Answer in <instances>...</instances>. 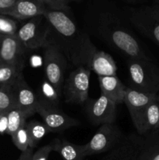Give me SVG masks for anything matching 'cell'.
Wrapping results in <instances>:
<instances>
[{"instance_id": "cell-5", "label": "cell", "mask_w": 159, "mask_h": 160, "mask_svg": "<svg viewBox=\"0 0 159 160\" xmlns=\"http://www.w3.org/2000/svg\"><path fill=\"white\" fill-rule=\"evenodd\" d=\"M50 26L48 20L43 15L28 20L19 28L16 36L26 50L45 48L48 43Z\"/></svg>"}, {"instance_id": "cell-29", "label": "cell", "mask_w": 159, "mask_h": 160, "mask_svg": "<svg viewBox=\"0 0 159 160\" xmlns=\"http://www.w3.org/2000/svg\"><path fill=\"white\" fill-rule=\"evenodd\" d=\"M56 143L57 139H54L52 142H50V144L39 148L35 152L33 153L31 160H48L50 153L55 149Z\"/></svg>"}, {"instance_id": "cell-21", "label": "cell", "mask_w": 159, "mask_h": 160, "mask_svg": "<svg viewBox=\"0 0 159 160\" xmlns=\"http://www.w3.org/2000/svg\"><path fill=\"white\" fill-rule=\"evenodd\" d=\"M26 128L29 134L30 148H34V147L37 146L41 140L43 139L48 133L50 132L45 123L37 120H31L28 123H26Z\"/></svg>"}, {"instance_id": "cell-37", "label": "cell", "mask_w": 159, "mask_h": 160, "mask_svg": "<svg viewBox=\"0 0 159 160\" xmlns=\"http://www.w3.org/2000/svg\"><path fill=\"white\" fill-rule=\"evenodd\" d=\"M0 36H1V35H0Z\"/></svg>"}, {"instance_id": "cell-34", "label": "cell", "mask_w": 159, "mask_h": 160, "mask_svg": "<svg viewBox=\"0 0 159 160\" xmlns=\"http://www.w3.org/2000/svg\"><path fill=\"white\" fill-rule=\"evenodd\" d=\"M152 160H159V148L158 149H157V152H156L155 155H154V158H153Z\"/></svg>"}, {"instance_id": "cell-35", "label": "cell", "mask_w": 159, "mask_h": 160, "mask_svg": "<svg viewBox=\"0 0 159 160\" xmlns=\"http://www.w3.org/2000/svg\"><path fill=\"white\" fill-rule=\"evenodd\" d=\"M154 4H158L159 5V0H151Z\"/></svg>"}, {"instance_id": "cell-7", "label": "cell", "mask_w": 159, "mask_h": 160, "mask_svg": "<svg viewBox=\"0 0 159 160\" xmlns=\"http://www.w3.org/2000/svg\"><path fill=\"white\" fill-rule=\"evenodd\" d=\"M43 62L46 79L62 96L65 81L64 74L68 66V60L58 47L48 44L44 48Z\"/></svg>"}, {"instance_id": "cell-4", "label": "cell", "mask_w": 159, "mask_h": 160, "mask_svg": "<svg viewBox=\"0 0 159 160\" xmlns=\"http://www.w3.org/2000/svg\"><path fill=\"white\" fill-rule=\"evenodd\" d=\"M126 12L132 27L159 45V5L126 7Z\"/></svg>"}, {"instance_id": "cell-12", "label": "cell", "mask_w": 159, "mask_h": 160, "mask_svg": "<svg viewBox=\"0 0 159 160\" xmlns=\"http://www.w3.org/2000/svg\"><path fill=\"white\" fill-rule=\"evenodd\" d=\"M157 95H148L127 87L124 103L127 107L136 130L140 125V120L148 105L157 98Z\"/></svg>"}, {"instance_id": "cell-30", "label": "cell", "mask_w": 159, "mask_h": 160, "mask_svg": "<svg viewBox=\"0 0 159 160\" xmlns=\"http://www.w3.org/2000/svg\"><path fill=\"white\" fill-rule=\"evenodd\" d=\"M8 129L7 113H0V134H6Z\"/></svg>"}, {"instance_id": "cell-14", "label": "cell", "mask_w": 159, "mask_h": 160, "mask_svg": "<svg viewBox=\"0 0 159 160\" xmlns=\"http://www.w3.org/2000/svg\"><path fill=\"white\" fill-rule=\"evenodd\" d=\"M12 86L15 96L16 108L24 111L31 117L36 113L37 107V95L26 82L23 73L20 75Z\"/></svg>"}, {"instance_id": "cell-10", "label": "cell", "mask_w": 159, "mask_h": 160, "mask_svg": "<svg viewBox=\"0 0 159 160\" xmlns=\"http://www.w3.org/2000/svg\"><path fill=\"white\" fill-rule=\"evenodd\" d=\"M26 48L16 35L0 36V62L24 68Z\"/></svg>"}, {"instance_id": "cell-28", "label": "cell", "mask_w": 159, "mask_h": 160, "mask_svg": "<svg viewBox=\"0 0 159 160\" xmlns=\"http://www.w3.org/2000/svg\"><path fill=\"white\" fill-rule=\"evenodd\" d=\"M48 8L55 10L70 11V5L73 2H79L81 0H41Z\"/></svg>"}, {"instance_id": "cell-3", "label": "cell", "mask_w": 159, "mask_h": 160, "mask_svg": "<svg viewBox=\"0 0 159 160\" xmlns=\"http://www.w3.org/2000/svg\"><path fill=\"white\" fill-rule=\"evenodd\" d=\"M127 68L130 88L157 95L159 93V67L151 59H127Z\"/></svg>"}, {"instance_id": "cell-11", "label": "cell", "mask_w": 159, "mask_h": 160, "mask_svg": "<svg viewBox=\"0 0 159 160\" xmlns=\"http://www.w3.org/2000/svg\"><path fill=\"white\" fill-rule=\"evenodd\" d=\"M144 139L139 134L124 136L103 160H138Z\"/></svg>"}, {"instance_id": "cell-27", "label": "cell", "mask_w": 159, "mask_h": 160, "mask_svg": "<svg viewBox=\"0 0 159 160\" xmlns=\"http://www.w3.org/2000/svg\"><path fill=\"white\" fill-rule=\"evenodd\" d=\"M18 29L17 20L0 14V35H16Z\"/></svg>"}, {"instance_id": "cell-20", "label": "cell", "mask_w": 159, "mask_h": 160, "mask_svg": "<svg viewBox=\"0 0 159 160\" xmlns=\"http://www.w3.org/2000/svg\"><path fill=\"white\" fill-rule=\"evenodd\" d=\"M55 151L57 152L63 160H84L85 157V145H76L65 139H57Z\"/></svg>"}, {"instance_id": "cell-18", "label": "cell", "mask_w": 159, "mask_h": 160, "mask_svg": "<svg viewBox=\"0 0 159 160\" xmlns=\"http://www.w3.org/2000/svg\"><path fill=\"white\" fill-rule=\"evenodd\" d=\"M137 131L142 136L159 131V99L157 96L145 109Z\"/></svg>"}, {"instance_id": "cell-32", "label": "cell", "mask_w": 159, "mask_h": 160, "mask_svg": "<svg viewBox=\"0 0 159 160\" xmlns=\"http://www.w3.org/2000/svg\"><path fill=\"white\" fill-rule=\"evenodd\" d=\"M33 153H34L33 152V148H29L26 151L21 152V154L17 160H31Z\"/></svg>"}, {"instance_id": "cell-36", "label": "cell", "mask_w": 159, "mask_h": 160, "mask_svg": "<svg viewBox=\"0 0 159 160\" xmlns=\"http://www.w3.org/2000/svg\"><path fill=\"white\" fill-rule=\"evenodd\" d=\"M157 98H158V99H159V93H158V95H157Z\"/></svg>"}, {"instance_id": "cell-22", "label": "cell", "mask_w": 159, "mask_h": 160, "mask_svg": "<svg viewBox=\"0 0 159 160\" xmlns=\"http://www.w3.org/2000/svg\"><path fill=\"white\" fill-rule=\"evenodd\" d=\"M7 117L8 129L6 134L11 136L26 124V119L31 116L18 108H14L8 112Z\"/></svg>"}, {"instance_id": "cell-16", "label": "cell", "mask_w": 159, "mask_h": 160, "mask_svg": "<svg viewBox=\"0 0 159 160\" xmlns=\"http://www.w3.org/2000/svg\"><path fill=\"white\" fill-rule=\"evenodd\" d=\"M98 83L101 91V95H104L118 106L124 102L126 91L127 87L122 82L119 78L115 76H99L98 77Z\"/></svg>"}, {"instance_id": "cell-23", "label": "cell", "mask_w": 159, "mask_h": 160, "mask_svg": "<svg viewBox=\"0 0 159 160\" xmlns=\"http://www.w3.org/2000/svg\"><path fill=\"white\" fill-rule=\"evenodd\" d=\"M159 148V131L148 134L144 139L138 160H152Z\"/></svg>"}, {"instance_id": "cell-25", "label": "cell", "mask_w": 159, "mask_h": 160, "mask_svg": "<svg viewBox=\"0 0 159 160\" xmlns=\"http://www.w3.org/2000/svg\"><path fill=\"white\" fill-rule=\"evenodd\" d=\"M16 108L15 96L12 84L0 86V113H8Z\"/></svg>"}, {"instance_id": "cell-2", "label": "cell", "mask_w": 159, "mask_h": 160, "mask_svg": "<svg viewBox=\"0 0 159 160\" xmlns=\"http://www.w3.org/2000/svg\"><path fill=\"white\" fill-rule=\"evenodd\" d=\"M68 12L48 8L44 12L50 26L48 43L58 47L74 67H88L92 56L98 49L90 35L77 26Z\"/></svg>"}, {"instance_id": "cell-24", "label": "cell", "mask_w": 159, "mask_h": 160, "mask_svg": "<svg viewBox=\"0 0 159 160\" xmlns=\"http://www.w3.org/2000/svg\"><path fill=\"white\" fill-rule=\"evenodd\" d=\"M23 70L21 67L0 62V86L13 84L23 73Z\"/></svg>"}, {"instance_id": "cell-17", "label": "cell", "mask_w": 159, "mask_h": 160, "mask_svg": "<svg viewBox=\"0 0 159 160\" xmlns=\"http://www.w3.org/2000/svg\"><path fill=\"white\" fill-rule=\"evenodd\" d=\"M88 68L94 71L98 77L115 76L117 66L113 58L104 51L97 50L90 60Z\"/></svg>"}, {"instance_id": "cell-33", "label": "cell", "mask_w": 159, "mask_h": 160, "mask_svg": "<svg viewBox=\"0 0 159 160\" xmlns=\"http://www.w3.org/2000/svg\"><path fill=\"white\" fill-rule=\"evenodd\" d=\"M122 1L125 2L126 3H129V4H138V3H140L142 2H143L144 0H122Z\"/></svg>"}, {"instance_id": "cell-8", "label": "cell", "mask_w": 159, "mask_h": 160, "mask_svg": "<svg viewBox=\"0 0 159 160\" xmlns=\"http://www.w3.org/2000/svg\"><path fill=\"white\" fill-rule=\"evenodd\" d=\"M123 137L121 129L115 123L101 125L90 142L85 144L86 156L111 151Z\"/></svg>"}, {"instance_id": "cell-26", "label": "cell", "mask_w": 159, "mask_h": 160, "mask_svg": "<svg viewBox=\"0 0 159 160\" xmlns=\"http://www.w3.org/2000/svg\"><path fill=\"white\" fill-rule=\"evenodd\" d=\"M11 138L15 146L21 152L26 151L30 148V137L26 124L11 135Z\"/></svg>"}, {"instance_id": "cell-1", "label": "cell", "mask_w": 159, "mask_h": 160, "mask_svg": "<svg viewBox=\"0 0 159 160\" xmlns=\"http://www.w3.org/2000/svg\"><path fill=\"white\" fill-rule=\"evenodd\" d=\"M84 31L128 59H151L134 35L126 8L111 0H92L84 13Z\"/></svg>"}, {"instance_id": "cell-9", "label": "cell", "mask_w": 159, "mask_h": 160, "mask_svg": "<svg viewBox=\"0 0 159 160\" xmlns=\"http://www.w3.org/2000/svg\"><path fill=\"white\" fill-rule=\"evenodd\" d=\"M85 111L89 121L95 126L115 123L117 105L104 95L98 98H88L85 102Z\"/></svg>"}, {"instance_id": "cell-6", "label": "cell", "mask_w": 159, "mask_h": 160, "mask_svg": "<svg viewBox=\"0 0 159 160\" xmlns=\"http://www.w3.org/2000/svg\"><path fill=\"white\" fill-rule=\"evenodd\" d=\"M91 70L88 67L80 66L76 67L65 79L62 95L65 102L84 104L88 99L90 77Z\"/></svg>"}, {"instance_id": "cell-31", "label": "cell", "mask_w": 159, "mask_h": 160, "mask_svg": "<svg viewBox=\"0 0 159 160\" xmlns=\"http://www.w3.org/2000/svg\"><path fill=\"white\" fill-rule=\"evenodd\" d=\"M17 1V0H0V14H3L10 9Z\"/></svg>"}, {"instance_id": "cell-13", "label": "cell", "mask_w": 159, "mask_h": 160, "mask_svg": "<svg viewBox=\"0 0 159 160\" xmlns=\"http://www.w3.org/2000/svg\"><path fill=\"white\" fill-rule=\"evenodd\" d=\"M36 113L41 117L50 132H62L72 127L80 125V122L64 113L60 109H45L37 106Z\"/></svg>"}, {"instance_id": "cell-19", "label": "cell", "mask_w": 159, "mask_h": 160, "mask_svg": "<svg viewBox=\"0 0 159 160\" xmlns=\"http://www.w3.org/2000/svg\"><path fill=\"white\" fill-rule=\"evenodd\" d=\"M36 95L38 106L45 109H59L61 95L47 79L42 81Z\"/></svg>"}, {"instance_id": "cell-15", "label": "cell", "mask_w": 159, "mask_h": 160, "mask_svg": "<svg viewBox=\"0 0 159 160\" xmlns=\"http://www.w3.org/2000/svg\"><path fill=\"white\" fill-rule=\"evenodd\" d=\"M48 7L41 0H17L15 4L2 15L9 16L16 20H28L43 15Z\"/></svg>"}]
</instances>
